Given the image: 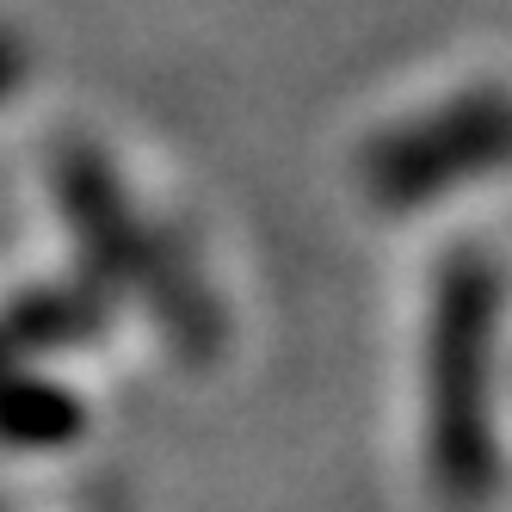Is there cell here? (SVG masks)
Masks as SVG:
<instances>
[{
  "label": "cell",
  "instance_id": "cell-1",
  "mask_svg": "<svg viewBox=\"0 0 512 512\" xmlns=\"http://www.w3.org/2000/svg\"><path fill=\"white\" fill-rule=\"evenodd\" d=\"M500 321L506 278L488 247L457 241L432 266L420 358V469L445 512H482L500 488Z\"/></svg>",
  "mask_w": 512,
  "mask_h": 512
},
{
  "label": "cell",
  "instance_id": "cell-2",
  "mask_svg": "<svg viewBox=\"0 0 512 512\" xmlns=\"http://www.w3.org/2000/svg\"><path fill=\"white\" fill-rule=\"evenodd\" d=\"M500 167H512V87H463L364 142L358 179L383 210H426Z\"/></svg>",
  "mask_w": 512,
  "mask_h": 512
}]
</instances>
